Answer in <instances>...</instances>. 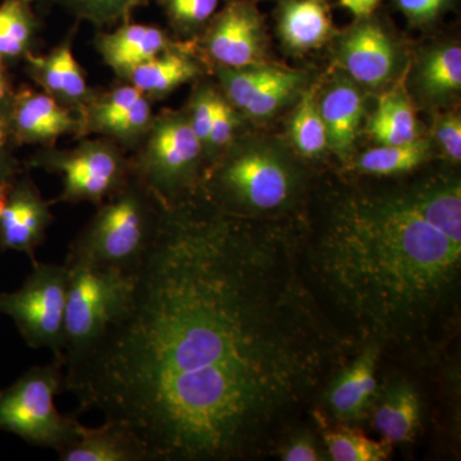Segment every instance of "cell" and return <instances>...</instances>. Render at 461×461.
<instances>
[{"mask_svg":"<svg viewBox=\"0 0 461 461\" xmlns=\"http://www.w3.org/2000/svg\"><path fill=\"white\" fill-rule=\"evenodd\" d=\"M357 351L306 281L295 227L199 191L160 206L126 304L65 391L131 430L148 461L259 460Z\"/></svg>","mask_w":461,"mask_h":461,"instance_id":"1","label":"cell"},{"mask_svg":"<svg viewBox=\"0 0 461 461\" xmlns=\"http://www.w3.org/2000/svg\"><path fill=\"white\" fill-rule=\"evenodd\" d=\"M318 302L357 348L436 366L460 332L461 182L341 185L295 227Z\"/></svg>","mask_w":461,"mask_h":461,"instance_id":"2","label":"cell"},{"mask_svg":"<svg viewBox=\"0 0 461 461\" xmlns=\"http://www.w3.org/2000/svg\"><path fill=\"white\" fill-rule=\"evenodd\" d=\"M305 173L280 142L240 133L205 169L200 193L221 211L278 221L305 196Z\"/></svg>","mask_w":461,"mask_h":461,"instance_id":"3","label":"cell"},{"mask_svg":"<svg viewBox=\"0 0 461 461\" xmlns=\"http://www.w3.org/2000/svg\"><path fill=\"white\" fill-rule=\"evenodd\" d=\"M160 205L135 176L98 211L69 245L66 262L132 273L156 236Z\"/></svg>","mask_w":461,"mask_h":461,"instance_id":"4","label":"cell"},{"mask_svg":"<svg viewBox=\"0 0 461 461\" xmlns=\"http://www.w3.org/2000/svg\"><path fill=\"white\" fill-rule=\"evenodd\" d=\"M132 175L162 208L196 195L206 169L204 150L185 109L154 114L140 144L129 154Z\"/></svg>","mask_w":461,"mask_h":461,"instance_id":"5","label":"cell"},{"mask_svg":"<svg viewBox=\"0 0 461 461\" xmlns=\"http://www.w3.org/2000/svg\"><path fill=\"white\" fill-rule=\"evenodd\" d=\"M65 391L60 360L32 366L0 390V430L57 453L78 435L80 421L58 411L56 397Z\"/></svg>","mask_w":461,"mask_h":461,"instance_id":"6","label":"cell"},{"mask_svg":"<svg viewBox=\"0 0 461 461\" xmlns=\"http://www.w3.org/2000/svg\"><path fill=\"white\" fill-rule=\"evenodd\" d=\"M26 169L57 175L62 190L53 204L100 205L132 176L129 154L103 138H84L74 148L38 149L25 163Z\"/></svg>","mask_w":461,"mask_h":461,"instance_id":"7","label":"cell"},{"mask_svg":"<svg viewBox=\"0 0 461 461\" xmlns=\"http://www.w3.org/2000/svg\"><path fill=\"white\" fill-rule=\"evenodd\" d=\"M63 368L77 363L120 313L132 288V273L83 263H68Z\"/></svg>","mask_w":461,"mask_h":461,"instance_id":"8","label":"cell"},{"mask_svg":"<svg viewBox=\"0 0 461 461\" xmlns=\"http://www.w3.org/2000/svg\"><path fill=\"white\" fill-rule=\"evenodd\" d=\"M69 269L66 263H32L23 286L0 293V314L16 324L29 348H50L62 362Z\"/></svg>","mask_w":461,"mask_h":461,"instance_id":"9","label":"cell"},{"mask_svg":"<svg viewBox=\"0 0 461 461\" xmlns=\"http://www.w3.org/2000/svg\"><path fill=\"white\" fill-rule=\"evenodd\" d=\"M267 41L256 0H226L194 45L211 68H244L268 63Z\"/></svg>","mask_w":461,"mask_h":461,"instance_id":"10","label":"cell"},{"mask_svg":"<svg viewBox=\"0 0 461 461\" xmlns=\"http://www.w3.org/2000/svg\"><path fill=\"white\" fill-rule=\"evenodd\" d=\"M217 85L242 117L266 121L299 99L308 84L302 69L284 68L269 63L244 68H212Z\"/></svg>","mask_w":461,"mask_h":461,"instance_id":"11","label":"cell"},{"mask_svg":"<svg viewBox=\"0 0 461 461\" xmlns=\"http://www.w3.org/2000/svg\"><path fill=\"white\" fill-rule=\"evenodd\" d=\"M153 104L147 95L126 81H118V85L105 90L96 89L89 104L78 114L80 139H107L127 154L132 153L156 114Z\"/></svg>","mask_w":461,"mask_h":461,"instance_id":"12","label":"cell"},{"mask_svg":"<svg viewBox=\"0 0 461 461\" xmlns=\"http://www.w3.org/2000/svg\"><path fill=\"white\" fill-rule=\"evenodd\" d=\"M381 357L377 346L364 345L333 373L317 399L324 420L355 427L369 420L381 388L377 375Z\"/></svg>","mask_w":461,"mask_h":461,"instance_id":"13","label":"cell"},{"mask_svg":"<svg viewBox=\"0 0 461 461\" xmlns=\"http://www.w3.org/2000/svg\"><path fill=\"white\" fill-rule=\"evenodd\" d=\"M336 54L348 77L371 89L390 83L400 66L395 39L375 14L357 18L339 39Z\"/></svg>","mask_w":461,"mask_h":461,"instance_id":"14","label":"cell"},{"mask_svg":"<svg viewBox=\"0 0 461 461\" xmlns=\"http://www.w3.org/2000/svg\"><path fill=\"white\" fill-rule=\"evenodd\" d=\"M8 117L16 148H53L67 136L76 140L81 136L78 114L32 85L23 84L14 91Z\"/></svg>","mask_w":461,"mask_h":461,"instance_id":"15","label":"cell"},{"mask_svg":"<svg viewBox=\"0 0 461 461\" xmlns=\"http://www.w3.org/2000/svg\"><path fill=\"white\" fill-rule=\"evenodd\" d=\"M51 205L53 202L44 199L29 169L18 173L0 213V250L26 254L32 263L38 262L36 250L44 244L54 222Z\"/></svg>","mask_w":461,"mask_h":461,"instance_id":"16","label":"cell"},{"mask_svg":"<svg viewBox=\"0 0 461 461\" xmlns=\"http://www.w3.org/2000/svg\"><path fill=\"white\" fill-rule=\"evenodd\" d=\"M77 26L48 53L27 57L23 67L36 87L57 100L63 107L80 114L89 104L96 89L90 86L86 72L74 53Z\"/></svg>","mask_w":461,"mask_h":461,"instance_id":"17","label":"cell"},{"mask_svg":"<svg viewBox=\"0 0 461 461\" xmlns=\"http://www.w3.org/2000/svg\"><path fill=\"white\" fill-rule=\"evenodd\" d=\"M176 41L177 39L162 27L127 21L112 32L96 33L93 44L117 80L124 81L135 67L168 50Z\"/></svg>","mask_w":461,"mask_h":461,"instance_id":"18","label":"cell"},{"mask_svg":"<svg viewBox=\"0 0 461 461\" xmlns=\"http://www.w3.org/2000/svg\"><path fill=\"white\" fill-rule=\"evenodd\" d=\"M368 421L391 447L414 444L421 427V397L414 382L393 377L381 384Z\"/></svg>","mask_w":461,"mask_h":461,"instance_id":"19","label":"cell"},{"mask_svg":"<svg viewBox=\"0 0 461 461\" xmlns=\"http://www.w3.org/2000/svg\"><path fill=\"white\" fill-rule=\"evenodd\" d=\"M206 68L194 42L177 41L168 50L135 67L124 81L156 103L182 85L200 80Z\"/></svg>","mask_w":461,"mask_h":461,"instance_id":"20","label":"cell"},{"mask_svg":"<svg viewBox=\"0 0 461 461\" xmlns=\"http://www.w3.org/2000/svg\"><path fill=\"white\" fill-rule=\"evenodd\" d=\"M318 105L326 127L329 150L341 162H350L366 113L362 89L348 76L336 78L318 95Z\"/></svg>","mask_w":461,"mask_h":461,"instance_id":"21","label":"cell"},{"mask_svg":"<svg viewBox=\"0 0 461 461\" xmlns=\"http://www.w3.org/2000/svg\"><path fill=\"white\" fill-rule=\"evenodd\" d=\"M275 18L282 44L293 53L317 50L335 32L326 0H277Z\"/></svg>","mask_w":461,"mask_h":461,"instance_id":"22","label":"cell"},{"mask_svg":"<svg viewBox=\"0 0 461 461\" xmlns=\"http://www.w3.org/2000/svg\"><path fill=\"white\" fill-rule=\"evenodd\" d=\"M57 454L62 461H148L141 442L113 420H104L99 427L80 424L77 437Z\"/></svg>","mask_w":461,"mask_h":461,"instance_id":"23","label":"cell"},{"mask_svg":"<svg viewBox=\"0 0 461 461\" xmlns=\"http://www.w3.org/2000/svg\"><path fill=\"white\" fill-rule=\"evenodd\" d=\"M414 86L426 104H445L459 96L461 50L456 44H442L421 54L415 67Z\"/></svg>","mask_w":461,"mask_h":461,"instance_id":"24","label":"cell"},{"mask_svg":"<svg viewBox=\"0 0 461 461\" xmlns=\"http://www.w3.org/2000/svg\"><path fill=\"white\" fill-rule=\"evenodd\" d=\"M36 0H2L0 3V63H23L38 53L41 23L33 11Z\"/></svg>","mask_w":461,"mask_h":461,"instance_id":"25","label":"cell"},{"mask_svg":"<svg viewBox=\"0 0 461 461\" xmlns=\"http://www.w3.org/2000/svg\"><path fill=\"white\" fill-rule=\"evenodd\" d=\"M366 131L379 145H403L420 139V124L411 100L402 90L384 94L366 123Z\"/></svg>","mask_w":461,"mask_h":461,"instance_id":"26","label":"cell"},{"mask_svg":"<svg viewBox=\"0 0 461 461\" xmlns=\"http://www.w3.org/2000/svg\"><path fill=\"white\" fill-rule=\"evenodd\" d=\"M430 157V144L426 139L403 145H381L360 154L355 169L372 176H397L414 171Z\"/></svg>","mask_w":461,"mask_h":461,"instance_id":"27","label":"cell"},{"mask_svg":"<svg viewBox=\"0 0 461 461\" xmlns=\"http://www.w3.org/2000/svg\"><path fill=\"white\" fill-rule=\"evenodd\" d=\"M317 87L305 89L290 121V136L300 156L317 159L329 150L326 127L318 105Z\"/></svg>","mask_w":461,"mask_h":461,"instance_id":"28","label":"cell"},{"mask_svg":"<svg viewBox=\"0 0 461 461\" xmlns=\"http://www.w3.org/2000/svg\"><path fill=\"white\" fill-rule=\"evenodd\" d=\"M321 439L333 461H384L393 453L386 442L369 438L355 426L335 424L321 433Z\"/></svg>","mask_w":461,"mask_h":461,"instance_id":"29","label":"cell"},{"mask_svg":"<svg viewBox=\"0 0 461 461\" xmlns=\"http://www.w3.org/2000/svg\"><path fill=\"white\" fill-rule=\"evenodd\" d=\"M166 16L173 38L194 42L202 35L222 0H156ZM226 2V0H224Z\"/></svg>","mask_w":461,"mask_h":461,"instance_id":"30","label":"cell"},{"mask_svg":"<svg viewBox=\"0 0 461 461\" xmlns=\"http://www.w3.org/2000/svg\"><path fill=\"white\" fill-rule=\"evenodd\" d=\"M77 21H86L98 29L127 23L131 18L133 0H53Z\"/></svg>","mask_w":461,"mask_h":461,"instance_id":"31","label":"cell"},{"mask_svg":"<svg viewBox=\"0 0 461 461\" xmlns=\"http://www.w3.org/2000/svg\"><path fill=\"white\" fill-rule=\"evenodd\" d=\"M275 456L284 461H327L329 455L313 430L296 426L290 430L276 450Z\"/></svg>","mask_w":461,"mask_h":461,"instance_id":"32","label":"cell"},{"mask_svg":"<svg viewBox=\"0 0 461 461\" xmlns=\"http://www.w3.org/2000/svg\"><path fill=\"white\" fill-rule=\"evenodd\" d=\"M456 0H395L396 8L412 26L432 25L454 7Z\"/></svg>","mask_w":461,"mask_h":461,"instance_id":"33","label":"cell"},{"mask_svg":"<svg viewBox=\"0 0 461 461\" xmlns=\"http://www.w3.org/2000/svg\"><path fill=\"white\" fill-rule=\"evenodd\" d=\"M436 139L442 153L453 163L461 160V118L459 114H445L436 126Z\"/></svg>","mask_w":461,"mask_h":461,"instance_id":"34","label":"cell"},{"mask_svg":"<svg viewBox=\"0 0 461 461\" xmlns=\"http://www.w3.org/2000/svg\"><path fill=\"white\" fill-rule=\"evenodd\" d=\"M8 107L0 108V177L14 180L25 167L14 156L17 148L9 126Z\"/></svg>","mask_w":461,"mask_h":461,"instance_id":"35","label":"cell"},{"mask_svg":"<svg viewBox=\"0 0 461 461\" xmlns=\"http://www.w3.org/2000/svg\"><path fill=\"white\" fill-rule=\"evenodd\" d=\"M381 2L382 0H339V5L357 18L371 16L377 11Z\"/></svg>","mask_w":461,"mask_h":461,"instance_id":"36","label":"cell"},{"mask_svg":"<svg viewBox=\"0 0 461 461\" xmlns=\"http://www.w3.org/2000/svg\"><path fill=\"white\" fill-rule=\"evenodd\" d=\"M14 91L16 89L9 77L7 67L0 63V108L8 107L11 104Z\"/></svg>","mask_w":461,"mask_h":461,"instance_id":"37","label":"cell"},{"mask_svg":"<svg viewBox=\"0 0 461 461\" xmlns=\"http://www.w3.org/2000/svg\"><path fill=\"white\" fill-rule=\"evenodd\" d=\"M14 180L0 177V213H2L5 203H7L9 190H11L12 182H14Z\"/></svg>","mask_w":461,"mask_h":461,"instance_id":"38","label":"cell"}]
</instances>
